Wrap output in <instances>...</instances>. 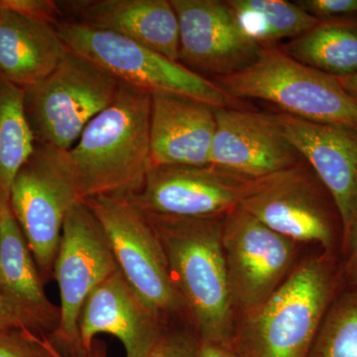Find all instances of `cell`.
I'll return each instance as SVG.
<instances>
[{
	"label": "cell",
	"instance_id": "ac0fdd59",
	"mask_svg": "<svg viewBox=\"0 0 357 357\" xmlns=\"http://www.w3.org/2000/svg\"><path fill=\"white\" fill-rule=\"evenodd\" d=\"M60 6L72 20L126 37L178 62V17L169 0H84Z\"/></svg>",
	"mask_w": 357,
	"mask_h": 357
},
{
	"label": "cell",
	"instance_id": "484cf974",
	"mask_svg": "<svg viewBox=\"0 0 357 357\" xmlns=\"http://www.w3.org/2000/svg\"><path fill=\"white\" fill-rule=\"evenodd\" d=\"M2 8L57 28L64 21L60 2L51 0H0Z\"/></svg>",
	"mask_w": 357,
	"mask_h": 357
},
{
	"label": "cell",
	"instance_id": "1f68e13d",
	"mask_svg": "<svg viewBox=\"0 0 357 357\" xmlns=\"http://www.w3.org/2000/svg\"><path fill=\"white\" fill-rule=\"evenodd\" d=\"M196 357H238L232 347L199 340Z\"/></svg>",
	"mask_w": 357,
	"mask_h": 357
},
{
	"label": "cell",
	"instance_id": "83f0119b",
	"mask_svg": "<svg viewBox=\"0 0 357 357\" xmlns=\"http://www.w3.org/2000/svg\"><path fill=\"white\" fill-rule=\"evenodd\" d=\"M297 3L319 21H351L357 17V0H304Z\"/></svg>",
	"mask_w": 357,
	"mask_h": 357
},
{
	"label": "cell",
	"instance_id": "7c38bea8",
	"mask_svg": "<svg viewBox=\"0 0 357 357\" xmlns=\"http://www.w3.org/2000/svg\"><path fill=\"white\" fill-rule=\"evenodd\" d=\"M170 1L178 22V63L201 76L220 77L255 62L262 47L244 36L227 2Z\"/></svg>",
	"mask_w": 357,
	"mask_h": 357
},
{
	"label": "cell",
	"instance_id": "8fae6325",
	"mask_svg": "<svg viewBox=\"0 0 357 357\" xmlns=\"http://www.w3.org/2000/svg\"><path fill=\"white\" fill-rule=\"evenodd\" d=\"M294 243L239 206L225 215L222 244L234 310L251 311L280 287L293 263Z\"/></svg>",
	"mask_w": 357,
	"mask_h": 357
},
{
	"label": "cell",
	"instance_id": "ba28073f",
	"mask_svg": "<svg viewBox=\"0 0 357 357\" xmlns=\"http://www.w3.org/2000/svg\"><path fill=\"white\" fill-rule=\"evenodd\" d=\"M84 203L102 225L119 270L145 306L166 324L187 314L164 249L144 213L121 197H93Z\"/></svg>",
	"mask_w": 357,
	"mask_h": 357
},
{
	"label": "cell",
	"instance_id": "52a82bcc",
	"mask_svg": "<svg viewBox=\"0 0 357 357\" xmlns=\"http://www.w3.org/2000/svg\"><path fill=\"white\" fill-rule=\"evenodd\" d=\"M83 201L66 151L36 143L14 180L9 203L44 284L54 278L66 217L75 204Z\"/></svg>",
	"mask_w": 357,
	"mask_h": 357
},
{
	"label": "cell",
	"instance_id": "cb8c5ba5",
	"mask_svg": "<svg viewBox=\"0 0 357 357\" xmlns=\"http://www.w3.org/2000/svg\"><path fill=\"white\" fill-rule=\"evenodd\" d=\"M307 357H357V289L333 301Z\"/></svg>",
	"mask_w": 357,
	"mask_h": 357
},
{
	"label": "cell",
	"instance_id": "603a6c76",
	"mask_svg": "<svg viewBox=\"0 0 357 357\" xmlns=\"http://www.w3.org/2000/svg\"><path fill=\"white\" fill-rule=\"evenodd\" d=\"M35 147L24 91L0 77V199H9L14 180Z\"/></svg>",
	"mask_w": 357,
	"mask_h": 357
},
{
	"label": "cell",
	"instance_id": "3957f363",
	"mask_svg": "<svg viewBox=\"0 0 357 357\" xmlns=\"http://www.w3.org/2000/svg\"><path fill=\"white\" fill-rule=\"evenodd\" d=\"M335 274L328 258L301 263L263 304L236 323L238 357H307L333 303Z\"/></svg>",
	"mask_w": 357,
	"mask_h": 357
},
{
	"label": "cell",
	"instance_id": "44dd1931",
	"mask_svg": "<svg viewBox=\"0 0 357 357\" xmlns=\"http://www.w3.org/2000/svg\"><path fill=\"white\" fill-rule=\"evenodd\" d=\"M284 51L326 74L349 76L357 72V23L319 21L309 31L293 39Z\"/></svg>",
	"mask_w": 357,
	"mask_h": 357
},
{
	"label": "cell",
	"instance_id": "d4e9b609",
	"mask_svg": "<svg viewBox=\"0 0 357 357\" xmlns=\"http://www.w3.org/2000/svg\"><path fill=\"white\" fill-rule=\"evenodd\" d=\"M0 357H54L45 347L42 335L14 328L0 337Z\"/></svg>",
	"mask_w": 357,
	"mask_h": 357
},
{
	"label": "cell",
	"instance_id": "d6986e66",
	"mask_svg": "<svg viewBox=\"0 0 357 357\" xmlns=\"http://www.w3.org/2000/svg\"><path fill=\"white\" fill-rule=\"evenodd\" d=\"M31 251L11 210L0 199V293L31 323L35 332L50 337L60 321V307L47 297Z\"/></svg>",
	"mask_w": 357,
	"mask_h": 357
},
{
	"label": "cell",
	"instance_id": "7402d4cb",
	"mask_svg": "<svg viewBox=\"0 0 357 357\" xmlns=\"http://www.w3.org/2000/svg\"><path fill=\"white\" fill-rule=\"evenodd\" d=\"M225 2L244 36L260 47L282 39L297 38L319 22L299 4L285 0Z\"/></svg>",
	"mask_w": 357,
	"mask_h": 357
},
{
	"label": "cell",
	"instance_id": "6da1fadb",
	"mask_svg": "<svg viewBox=\"0 0 357 357\" xmlns=\"http://www.w3.org/2000/svg\"><path fill=\"white\" fill-rule=\"evenodd\" d=\"M151 95L121 84L114 102L89 121L68 166L82 199L128 198L139 191L152 168Z\"/></svg>",
	"mask_w": 357,
	"mask_h": 357
},
{
	"label": "cell",
	"instance_id": "9a60e30c",
	"mask_svg": "<svg viewBox=\"0 0 357 357\" xmlns=\"http://www.w3.org/2000/svg\"><path fill=\"white\" fill-rule=\"evenodd\" d=\"M277 117L286 139L332 196L347 236L357 215V131L285 114Z\"/></svg>",
	"mask_w": 357,
	"mask_h": 357
},
{
	"label": "cell",
	"instance_id": "ffe728a7",
	"mask_svg": "<svg viewBox=\"0 0 357 357\" xmlns=\"http://www.w3.org/2000/svg\"><path fill=\"white\" fill-rule=\"evenodd\" d=\"M67 48L57 28L2 8L0 13V77L32 88L60 64Z\"/></svg>",
	"mask_w": 357,
	"mask_h": 357
},
{
	"label": "cell",
	"instance_id": "4316f807",
	"mask_svg": "<svg viewBox=\"0 0 357 357\" xmlns=\"http://www.w3.org/2000/svg\"><path fill=\"white\" fill-rule=\"evenodd\" d=\"M199 337L195 330L170 328L147 357H196Z\"/></svg>",
	"mask_w": 357,
	"mask_h": 357
},
{
	"label": "cell",
	"instance_id": "7a4b0ae2",
	"mask_svg": "<svg viewBox=\"0 0 357 357\" xmlns=\"http://www.w3.org/2000/svg\"><path fill=\"white\" fill-rule=\"evenodd\" d=\"M144 215L162 244L171 278L199 340L231 347L236 319L222 244L225 215Z\"/></svg>",
	"mask_w": 357,
	"mask_h": 357
},
{
	"label": "cell",
	"instance_id": "836d02e7",
	"mask_svg": "<svg viewBox=\"0 0 357 357\" xmlns=\"http://www.w3.org/2000/svg\"><path fill=\"white\" fill-rule=\"evenodd\" d=\"M1 10H2V6H1V3H0V13H1Z\"/></svg>",
	"mask_w": 357,
	"mask_h": 357
},
{
	"label": "cell",
	"instance_id": "30bf717a",
	"mask_svg": "<svg viewBox=\"0 0 357 357\" xmlns=\"http://www.w3.org/2000/svg\"><path fill=\"white\" fill-rule=\"evenodd\" d=\"M257 180L211 165L152 166L139 191L126 199L146 215L218 218L238 208Z\"/></svg>",
	"mask_w": 357,
	"mask_h": 357
},
{
	"label": "cell",
	"instance_id": "4dcf8cb0",
	"mask_svg": "<svg viewBox=\"0 0 357 357\" xmlns=\"http://www.w3.org/2000/svg\"><path fill=\"white\" fill-rule=\"evenodd\" d=\"M344 241L349 250L347 269L352 278L357 280V215L352 222L349 234L344 237Z\"/></svg>",
	"mask_w": 357,
	"mask_h": 357
},
{
	"label": "cell",
	"instance_id": "f546056e",
	"mask_svg": "<svg viewBox=\"0 0 357 357\" xmlns=\"http://www.w3.org/2000/svg\"><path fill=\"white\" fill-rule=\"evenodd\" d=\"M42 340L45 347L49 349V351L53 354L54 357H107V347L105 342L100 340H96L93 342V347L89 351H83L77 352L75 354H63L62 352L58 351L47 335H42Z\"/></svg>",
	"mask_w": 357,
	"mask_h": 357
},
{
	"label": "cell",
	"instance_id": "8992f818",
	"mask_svg": "<svg viewBox=\"0 0 357 357\" xmlns=\"http://www.w3.org/2000/svg\"><path fill=\"white\" fill-rule=\"evenodd\" d=\"M119 88L105 70L68 50L44 81L23 91L36 143L68 151L89 121L114 102Z\"/></svg>",
	"mask_w": 357,
	"mask_h": 357
},
{
	"label": "cell",
	"instance_id": "5bb4252c",
	"mask_svg": "<svg viewBox=\"0 0 357 357\" xmlns=\"http://www.w3.org/2000/svg\"><path fill=\"white\" fill-rule=\"evenodd\" d=\"M239 208L280 236L330 250L332 223L318 191L298 165L258 178Z\"/></svg>",
	"mask_w": 357,
	"mask_h": 357
},
{
	"label": "cell",
	"instance_id": "f1b7e54d",
	"mask_svg": "<svg viewBox=\"0 0 357 357\" xmlns=\"http://www.w3.org/2000/svg\"><path fill=\"white\" fill-rule=\"evenodd\" d=\"M14 328H24L36 333L18 307L0 293V337Z\"/></svg>",
	"mask_w": 357,
	"mask_h": 357
},
{
	"label": "cell",
	"instance_id": "2e32d148",
	"mask_svg": "<svg viewBox=\"0 0 357 357\" xmlns=\"http://www.w3.org/2000/svg\"><path fill=\"white\" fill-rule=\"evenodd\" d=\"M168 326L155 316L129 285L121 270L103 281L84 302L79 319V340L89 351L98 335L121 340L126 357H147Z\"/></svg>",
	"mask_w": 357,
	"mask_h": 357
},
{
	"label": "cell",
	"instance_id": "277c9868",
	"mask_svg": "<svg viewBox=\"0 0 357 357\" xmlns=\"http://www.w3.org/2000/svg\"><path fill=\"white\" fill-rule=\"evenodd\" d=\"M215 83L237 100H264L297 119L357 131V98L337 77L303 64L281 49L262 47L252 64L218 77Z\"/></svg>",
	"mask_w": 357,
	"mask_h": 357
},
{
	"label": "cell",
	"instance_id": "e0dca14e",
	"mask_svg": "<svg viewBox=\"0 0 357 357\" xmlns=\"http://www.w3.org/2000/svg\"><path fill=\"white\" fill-rule=\"evenodd\" d=\"M215 126V109L206 103L172 93L151 95L152 165H211Z\"/></svg>",
	"mask_w": 357,
	"mask_h": 357
},
{
	"label": "cell",
	"instance_id": "4fadbf2b",
	"mask_svg": "<svg viewBox=\"0 0 357 357\" xmlns=\"http://www.w3.org/2000/svg\"><path fill=\"white\" fill-rule=\"evenodd\" d=\"M215 119L211 166L257 180L297 165L277 114L232 107L215 109Z\"/></svg>",
	"mask_w": 357,
	"mask_h": 357
},
{
	"label": "cell",
	"instance_id": "d6a6232c",
	"mask_svg": "<svg viewBox=\"0 0 357 357\" xmlns=\"http://www.w3.org/2000/svg\"><path fill=\"white\" fill-rule=\"evenodd\" d=\"M337 79L351 96L357 98V72L349 76L338 77Z\"/></svg>",
	"mask_w": 357,
	"mask_h": 357
},
{
	"label": "cell",
	"instance_id": "9c48e42d",
	"mask_svg": "<svg viewBox=\"0 0 357 357\" xmlns=\"http://www.w3.org/2000/svg\"><path fill=\"white\" fill-rule=\"evenodd\" d=\"M119 268L102 225L83 202L70 208L54 263L60 292V321L49 340L63 354L83 351L79 319L91 293Z\"/></svg>",
	"mask_w": 357,
	"mask_h": 357
},
{
	"label": "cell",
	"instance_id": "5b68a950",
	"mask_svg": "<svg viewBox=\"0 0 357 357\" xmlns=\"http://www.w3.org/2000/svg\"><path fill=\"white\" fill-rule=\"evenodd\" d=\"M57 30L68 50L98 66L123 86L149 95L188 96L215 109L241 107V102L215 82L145 45L72 20L63 21Z\"/></svg>",
	"mask_w": 357,
	"mask_h": 357
}]
</instances>
